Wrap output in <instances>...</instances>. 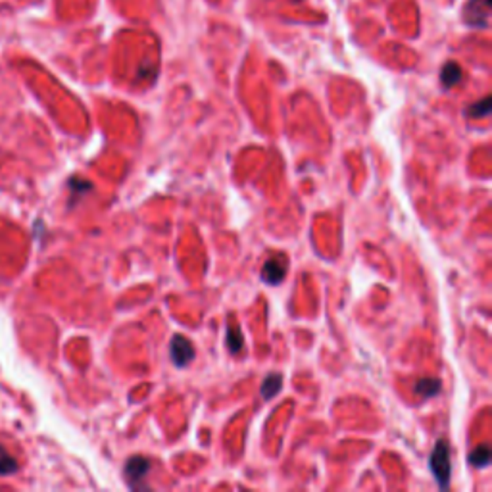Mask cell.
<instances>
[{"label":"cell","instance_id":"52a82bcc","mask_svg":"<svg viewBox=\"0 0 492 492\" xmlns=\"http://www.w3.org/2000/svg\"><path fill=\"white\" fill-rule=\"evenodd\" d=\"M459 79H462V69L456 62H448L443 71H440V81L445 85L446 89H450L454 85H458Z\"/></svg>","mask_w":492,"mask_h":492},{"label":"cell","instance_id":"7c38bea8","mask_svg":"<svg viewBox=\"0 0 492 492\" xmlns=\"http://www.w3.org/2000/svg\"><path fill=\"white\" fill-rule=\"evenodd\" d=\"M491 106H492V100L491 96H485L483 100L479 104H473L472 108H469V116L473 117H485L491 114Z\"/></svg>","mask_w":492,"mask_h":492},{"label":"cell","instance_id":"7a4b0ae2","mask_svg":"<svg viewBox=\"0 0 492 492\" xmlns=\"http://www.w3.org/2000/svg\"><path fill=\"white\" fill-rule=\"evenodd\" d=\"M491 0H469L465 4L464 20L467 25L472 28H488V20H491Z\"/></svg>","mask_w":492,"mask_h":492},{"label":"cell","instance_id":"9c48e42d","mask_svg":"<svg viewBox=\"0 0 492 492\" xmlns=\"http://www.w3.org/2000/svg\"><path fill=\"white\" fill-rule=\"evenodd\" d=\"M245 346V341H242V331H240L239 325H229L227 327V348L231 350L233 354H239L240 350Z\"/></svg>","mask_w":492,"mask_h":492},{"label":"cell","instance_id":"8992f818","mask_svg":"<svg viewBox=\"0 0 492 492\" xmlns=\"http://www.w3.org/2000/svg\"><path fill=\"white\" fill-rule=\"evenodd\" d=\"M414 390H416V394L419 398H433L437 397L438 392H440V381L438 379H430V377H425V379H419L416 383V387H414Z\"/></svg>","mask_w":492,"mask_h":492},{"label":"cell","instance_id":"ba28073f","mask_svg":"<svg viewBox=\"0 0 492 492\" xmlns=\"http://www.w3.org/2000/svg\"><path fill=\"white\" fill-rule=\"evenodd\" d=\"M281 383H283V377L277 375V373H269V375L264 379L260 389V394L264 397V400H271V398L281 390Z\"/></svg>","mask_w":492,"mask_h":492},{"label":"cell","instance_id":"4fadbf2b","mask_svg":"<svg viewBox=\"0 0 492 492\" xmlns=\"http://www.w3.org/2000/svg\"><path fill=\"white\" fill-rule=\"evenodd\" d=\"M69 187L74 191H90V183L89 181H83V179H71L69 181Z\"/></svg>","mask_w":492,"mask_h":492},{"label":"cell","instance_id":"30bf717a","mask_svg":"<svg viewBox=\"0 0 492 492\" xmlns=\"http://www.w3.org/2000/svg\"><path fill=\"white\" fill-rule=\"evenodd\" d=\"M469 462L475 467H486L491 462V448L488 446H477L475 450L469 454Z\"/></svg>","mask_w":492,"mask_h":492},{"label":"cell","instance_id":"277c9868","mask_svg":"<svg viewBox=\"0 0 492 492\" xmlns=\"http://www.w3.org/2000/svg\"><path fill=\"white\" fill-rule=\"evenodd\" d=\"M288 271V262L283 254L271 256L269 260L262 267V279L267 285H279L281 281L285 279V275Z\"/></svg>","mask_w":492,"mask_h":492},{"label":"cell","instance_id":"8fae6325","mask_svg":"<svg viewBox=\"0 0 492 492\" xmlns=\"http://www.w3.org/2000/svg\"><path fill=\"white\" fill-rule=\"evenodd\" d=\"M16 472H18V462L0 448V475H12Z\"/></svg>","mask_w":492,"mask_h":492},{"label":"cell","instance_id":"5b68a950","mask_svg":"<svg viewBox=\"0 0 492 492\" xmlns=\"http://www.w3.org/2000/svg\"><path fill=\"white\" fill-rule=\"evenodd\" d=\"M152 464L148 462L146 458H143V456H135V458H129V462L125 464V479H127V483H129L131 488H139L141 485V481H143L146 475H148V472H151ZM143 488H146V486H143Z\"/></svg>","mask_w":492,"mask_h":492},{"label":"cell","instance_id":"3957f363","mask_svg":"<svg viewBox=\"0 0 492 492\" xmlns=\"http://www.w3.org/2000/svg\"><path fill=\"white\" fill-rule=\"evenodd\" d=\"M170 354L177 368H187L194 360L197 352H194V344L187 336L175 335L170 344Z\"/></svg>","mask_w":492,"mask_h":492},{"label":"cell","instance_id":"6da1fadb","mask_svg":"<svg viewBox=\"0 0 492 492\" xmlns=\"http://www.w3.org/2000/svg\"><path fill=\"white\" fill-rule=\"evenodd\" d=\"M429 465H430V472H433V475H435V479H437L438 486H440V488H446L448 483H450V469H452L450 446H448L446 440H438L437 446H435V450H433V454H430Z\"/></svg>","mask_w":492,"mask_h":492}]
</instances>
